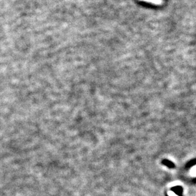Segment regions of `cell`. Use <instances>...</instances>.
I'll return each instance as SVG.
<instances>
[{
    "label": "cell",
    "mask_w": 196,
    "mask_h": 196,
    "mask_svg": "<svg viewBox=\"0 0 196 196\" xmlns=\"http://www.w3.org/2000/svg\"><path fill=\"white\" fill-rule=\"evenodd\" d=\"M140 1H144L146 2H149V3H151L153 4H155V5H161L163 2L162 0H140Z\"/></svg>",
    "instance_id": "6da1fadb"
}]
</instances>
